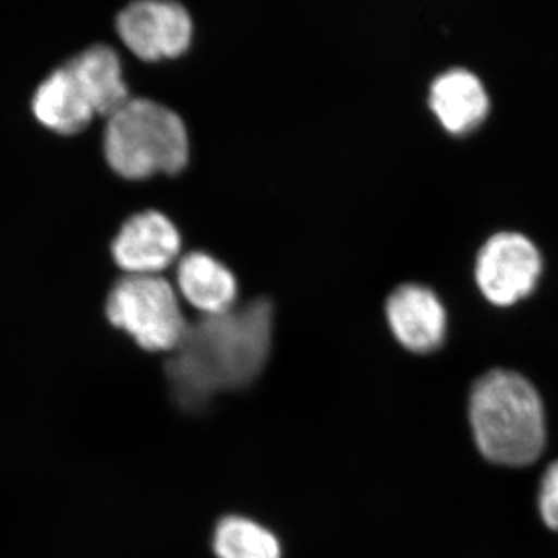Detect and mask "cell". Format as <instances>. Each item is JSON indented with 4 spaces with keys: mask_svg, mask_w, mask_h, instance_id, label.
<instances>
[{
    "mask_svg": "<svg viewBox=\"0 0 558 558\" xmlns=\"http://www.w3.org/2000/svg\"><path fill=\"white\" fill-rule=\"evenodd\" d=\"M274 304L256 299L189 323L165 363L171 398L183 411L207 409L219 392L255 384L269 362Z\"/></svg>",
    "mask_w": 558,
    "mask_h": 558,
    "instance_id": "obj_1",
    "label": "cell"
},
{
    "mask_svg": "<svg viewBox=\"0 0 558 558\" xmlns=\"http://www.w3.org/2000/svg\"><path fill=\"white\" fill-rule=\"evenodd\" d=\"M469 413L476 446L494 464L524 468L543 453L545 407L521 374L505 369L484 374L473 385Z\"/></svg>",
    "mask_w": 558,
    "mask_h": 558,
    "instance_id": "obj_2",
    "label": "cell"
},
{
    "mask_svg": "<svg viewBox=\"0 0 558 558\" xmlns=\"http://www.w3.org/2000/svg\"><path fill=\"white\" fill-rule=\"evenodd\" d=\"M105 156L124 179L178 174L189 163V132L174 110L148 98H131L109 117Z\"/></svg>",
    "mask_w": 558,
    "mask_h": 558,
    "instance_id": "obj_3",
    "label": "cell"
},
{
    "mask_svg": "<svg viewBox=\"0 0 558 558\" xmlns=\"http://www.w3.org/2000/svg\"><path fill=\"white\" fill-rule=\"evenodd\" d=\"M106 315L149 352L174 351L189 328L174 289L160 275H124L110 290Z\"/></svg>",
    "mask_w": 558,
    "mask_h": 558,
    "instance_id": "obj_4",
    "label": "cell"
},
{
    "mask_svg": "<svg viewBox=\"0 0 558 558\" xmlns=\"http://www.w3.org/2000/svg\"><path fill=\"white\" fill-rule=\"evenodd\" d=\"M542 253L519 231H499L480 248L475 281L484 299L499 307L512 306L537 288Z\"/></svg>",
    "mask_w": 558,
    "mask_h": 558,
    "instance_id": "obj_5",
    "label": "cell"
},
{
    "mask_svg": "<svg viewBox=\"0 0 558 558\" xmlns=\"http://www.w3.org/2000/svg\"><path fill=\"white\" fill-rule=\"evenodd\" d=\"M121 40L143 61L175 58L189 50L193 21L189 10L171 0H140L117 16Z\"/></svg>",
    "mask_w": 558,
    "mask_h": 558,
    "instance_id": "obj_6",
    "label": "cell"
},
{
    "mask_svg": "<svg viewBox=\"0 0 558 558\" xmlns=\"http://www.w3.org/2000/svg\"><path fill=\"white\" fill-rule=\"evenodd\" d=\"M182 238L163 213H138L121 226L112 256L126 275H159L178 258Z\"/></svg>",
    "mask_w": 558,
    "mask_h": 558,
    "instance_id": "obj_7",
    "label": "cell"
},
{
    "mask_svg": "<svg viewBox=\"0 0 558 558\" xmlns=\"http://www.w3.org/2000/svg\"><path fill=\"white\" fill-rule=\"evenodd\" d=\"M387 319L392 336L416 354L442 347L447 336V311L435 290L407 282L388 296Z\"/></svg>",
    "mask_w": 558,
    "mask_h": 558,
    "instance_id": "obj_8",
    "label": "cell"
},
{
    "mask_svg": "<svg viewBox=\"0 0 558 558\" xmlns=\"http://www.w3.org/2000/svg\"><path fill=\"white\" fill-rule=\"evenodd\" d=\"M428 105L444 130L453 135H468L486 120L490 98L476 73L453 68L433 80Z\"/></svg>",
    "mask_w": 558,
    "mask_h": 558,
    "instance_id": "obj_9",
    "label": "cell"
},
{
    "mask_svg": "<svg viewBox=\"0 0 558 558\" xmlns=\"http://www.w3.org/2000/svg\"><path fill=\"white\" fill-rule=\"evenodd\" d=\"M32 109L44 126L62 135L78 134L97 116L65 64L40 83L33 97Z\"/></svg>",
    "mask_w": 558,
    "mask_h": 558,
    "instance_id": "obj_10",
    "label": "cell"
},
{
    "mask_svg": "<svg viewBox=\"0 0 558 558\" xmlns=\"http://www.w3.org/2000/svg\"><path fill=\"white\" fill-rule=\"evenodd\" d=\"M65 65L72 70L97 116L110 117L131 100L120 57L112 47L97 44Z\"/></svg>",
    "mask_w": 558,
    "mask_h": 558,
    "instance_id": "obj_11",
    "label": "cell"
},
{
    "mask_svg": "<svg viewBox=\"0 0 558 558\" xmlns=\"http://www.w3.org/2000/svg\"><path fill=\"white\" fill-rule=\"evenodd\" d=\"M178 282L183 299L202 315L220 314L234 307L238 282L233 271L204 252H191L180 259Z\"/></svg>",
    "mask_w": 558,
    "mask_h": 558,
    "instance_id": "obj_12",
    "label": "cell"
},
{
    "mask_svg": "<svg viewBox=\"0 0 558 558\" xmlns=\"http://www.w3.org/2000/svg\"><path fill=\"white\" fill-rule=\"evenodd\" d=\"M218 558H281V543L274 532L244 517H226L213 535Z\"/></svg>",
    "mask_w": 558,
    "mask_h": 558,
    "instance_id": "obj_13",
    "label": "cell"
},
{
    "mask_svg": "<svg viewBox=\"0 0 558 558\" xmlns=\"http://www.w3.org/2000/svg\"><path fill=\"white\" fill-rule=\"evenodd\" d=\"M538 508L546 526L558 532V461L550 464L543 476Z\"/></svg>",
    "mask_w": 558,
    "mask_h": 558,
    "instance_id": "obj_14",
    "label": "cell"
}]
</instances>
